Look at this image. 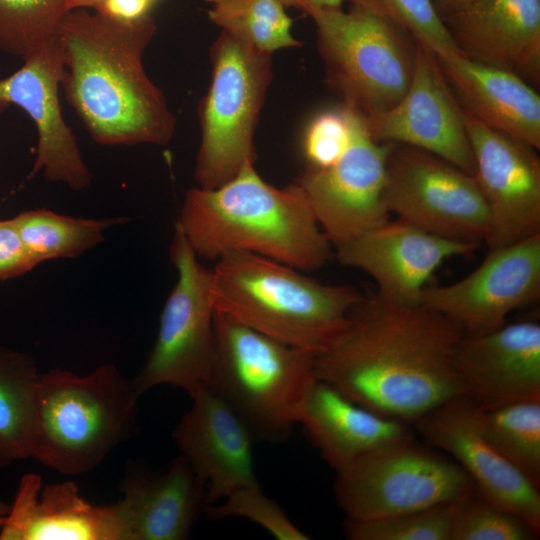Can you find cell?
Here are the masks:
<instances>
[{
    "label": "cell",
    "instance_id": "1",
    "mask_svg": "<svg viewBox=\"0 0 540 540\" xmlns=\"http://www.w3.org/2000/svg\"><path fill=\"white\" fill-rule=\"evenodd\" d=\"M464 334L421 303L363 296L344 330L315 356L316 377L375 413L413 424L463 396L455 353Z\"/></svg>",
    "mask_w": 540,
    "mask_h": 540
},
{
    "label": "cell",
    "instance_id": "2",
    "mask_svg": "<svg viewBox=\"0 0 540 540\" xmlns=\"http://www.w3.org/2000/svg\"><path fill=\"white\" fill-rule=\"evenodd\" d=\"M155 32L149 13L129 21L74 9L63 18L57 33L61 86L96 143L163 146L173 138L175 117L143 66Z\"/></svg>",
    "mask_w": 540,
    "mask_h": 540
},
{
    "label": "cell",
    "instance_id": "3",
    "mask_svg": "<svg viewBox=\"0 0 540 540\" xmlns=\"http://www.w3.org/2000/svg\"><path fill=\"white\" fill-rule=\"evenodd\" d=\"M247 161L230 180L214 189L187 191L179 218L198 257L216 260L247 252L302 272L322 268L332 245L321 230L301 188L267 183Z\"/></svg>",
    "mask_w": 540,
    "mask_h": 540
},
{
    "label": "cell",
    "instance_id": "4",
    "mask_svg": "<svg viewBox=\"0 0 540 540\" xmlns=\"http://www.w3.org/2000/svg\"><path fill=\"white\" fill-rule=\"evenodd\" d=\"M215 261V311L315 356L340 335L363 297L352 286L324 284L289 265L247 252L225 253Z\"/></svg>",
    "mask_w": 540,
    "mask_h": 540
},
{
    "label": "cell",
    "instance_id": "5",
    "mask_svg": "<svg viewBox=\"0 0 540 540\" xmlns=\"http://www.w3.org/2000/svg\"><path fill=\"white\" fill-rule=\"evenodd\" d=\"M140 396L113 364L88 375L40 373L30 458L65 475L96 468L132 432Z\"/></svg>",
    "mask_w": 540,
    "mask_h": 540
},
{
    "label": "cell",
    "instance_id": "6",
    "mask_svg": "<svg viewBox=\"0 0 540 540\" xmlns=\"http://www.w3.org/2000/svg\"><path fill=\"white\" fill-rule=\"evenodd\" d=\"M208 387L240 417L254 439L285 441L299 424L317 380L315 354L217 311Z\"/></svg>",
    "mask_w": 540,
    "mask_h": 540
},
{
    "label": "cell",
    "instance_id": "7",
    "mask_svg": "<svg viewBox=\"0 0 540 540\" xmlns=\"http://www.w3.org/2000/svg\"><path fill=\"white\" fill-rule=\"evenodd\" d=\"M329 86L367 119L392 108L411 82L416 42L388 20L351 6L312 17Z\"/></svg>",
    "mask_w": 540,
    "mask_h": 540
},
{
    "label": "cell",
    "instance_id": "8",
    "mask_svg": "<svg viewBox=\"0 0 540 540\" xmlns=\"http://www.w3.org/2000/svg\"><path fill=\"white\" fill-rule=\"evenodd\" d=\"M211 81L199 107L201 142L194 178L214 189L256 160L254 135L270 86L272 54L221 30L210 49Z\"/></svg>",
    "mask_w": 540,
    "mask_h": 540
},
{
    "label": "cell",
    "instance_id": "9",
    "mask_svg": "<svg viewBox=\"0 0 540 540\" xmlns=\"http://www.w3.org/2000/svg\"><path fill=\"white\" fill-rule=\"evenodd\" d=\"M347 520L368 521L453 502L474 484L452 459L413 435L386 444L336 473Z\"/></svg>",
    "mask_w": 540,
    "mask_h": 540
},
{
    "label": "cell",
    "instance_id": "10",
    "mask_svg": "<svg viewBox=\"0 0 540 540\" xmlns=\"http://www.w3.org/2000/svg\"><path fill=\"white\" fill-rule=\"evenodd\" d=\"M169 255L177 281L163 306L153 346L131 380L140 397L160 385L182 389L192 397L211 376L215 352L211 270L198 261L177 223Z\"/></svg>",
    "mask_w": 540,
    "mask_h": 540
},
{
    "label": "cell",
    "instance_id": "11",
    "mask_svg": "<svg viewBox=\"0 0 540 540\" xmlns=\"http://www.w3.org/2000/svg\"><path fill=\"white\" fill-rule=\"evenodd\" d=\"M390 213L431 234L481 245L489 215L472 174L430 152L392 144L385 188Z\"/></svg>",
    "mask_w": 540,
    "mask_h": 540
},
{
    "label": "cell",
    "instance_id": "12",
    "mask_svg": "<svg viewBox=\"0 0 540 540\" xmlns=\"http://www.w3.org/2000/svg\"><path fill=\"white\" fill-rule=\"evenodd\" d=\"M351 114L352 140L342 157L326 168L308 167L294 181L333 248L390 219L385 188L393 143L373 139Z\"/></svg>",
    "mask_w": 540,
    "mask_h": 540
},
{
    "label": "cell",
    "instance_id": "13",
    "mask_svg": "<svg viewBox=\"0 0 540 540\" xmlns=\"http://www.w3.org/2000/svg\"><path fill=\"white\" fill-rule=\"evenodd\" d=\"M474 178L489 215L488 249L540 233V159L535 148L462 109Z\"/></svg>",
    "mask_w": 540,
    "mask_h": 540
},
{
    "label": "cell",
    "instance_id": "14",
    "mask_svg": "<svg viewBox=\"0 0 540 540\" xmlns=\"http://www.w3.org/2000/svg\"><path fill=\"white\" fill-rule=\"evenodd\" d=\"M539 297L540 233L489 250L475 270L452 284L426 286L420 303L476 335L501 327L512 311Z\"/></svg>",
    "mask_w": 540,
    "mask_h": 540
},
{
    "label": "cell",
    "instance_id": "15",
    "mask_svg": "<svg viewBox=\"0 0 540 540\" xmlns=\"http://www.w3.org/2000/svg\"><path fill=\"white\" fill-rule=\"evenodd\" d=\"M378 142L418 148L474 176V160L462 108L434 53L416 43L409 87L390 109L363 119Z\"/></svg>",
    "mask_w": 540,
    "mask_h": 540
},
{
    "label": "cell",
    "instance_id": "16",
    "mask_svg": "<svg viewBox=\"0 0 540 540\" xmlns=\"http://www.w3.org/2000/svg\"><path fill=\"white\" fill-rule=\"evenodd\" d=\"M413 424L428 445L452 457L484 497L517 514L540 533L539 488L487 440L473 402L456 397Z\"/></svg>",
    "mask_w": 540,
    "mask_h": 540
},
{
    "label": "cell",
    "instance_id": "17",
    "mask_svg": "<svg viewBox=\"0 0 540 540\" xmlns=\"http://www.w3.org/2000/svg\"><path fill=\"white\" fill-rule=\"evenodd\" d=\"M478 244L446 239L404 220H387L335 248L338 261L368 274L378 296L418 304L432 274L447 259L465 256Z\"/></svg>",
    "mask_w": 540,
    "mask_h": 540
},
{
    "label": "cell",
    "instance_id": "18",
    "mask_svg": "<svg viewBox=\"0 0 540 540\" xmlns=\"http://www.w3.org/2000/svg\"><path fill=\"white\" fill-rule=\"evenodd\" d=\"M63 71L56 39L24 59L16 72L0 79V114L10 105H16L36 126L37 156L28 179L42 172L46 180L80 191L89 187L92 179L77 140L61 112L58 92Z\"/></svg>",
    "mask_w": 540,
    "mask_h": 540
},
{
    "label": "cell",
    "instance_id": "19",
    "mask_svg": "<svg viewBox=\"0 0 540 540\" xmlns=\"http://www.w3.org/2000/svg\"><path fill=\"white\" fill-rule=\"evenodd\" d=\"M455 366L463 396L478 408L540 399V325L525 320L464 334Z\"/></svg>",
    "mask_w": 540,
    "mask_h": 540
},
{
    "label": "cell",
    "instance_id": "20",
    "mask_svg": "<svg viewBox=\"0 0 540 540\" xmlns=\"http://www.w3.org/2000/svg\"><path fill=\"white\" fill-rule=\"evenodd\" d=\"M172 432L180 454L207 484V506L242 487L259 484L253 436L235 411L211 388L192 397Z\"/></svg>",
    "mask_w": 540,
    "mask_h": 540
},
{
    "label": "cell",
    "instance_id": "21",
    "mask_svg": "<svg viewBox=\"0 0 540 540\" xmlns=\"http://www.w3.org/2000/svg\"><path fill=\"white\" fill-rule=\"evenodd\" d=\"M0 540H127L120 502L94 505L73 482L42 484L40 476L24 475Z\"/></svg>",
    "mask_w": 540,
    "mask_h": 540
},
{
    "label": "cell",
    "instance_id": "22",
    "mask_svg": "<svg viewBox=\"0 0 540 540\" xmlns=\"http://www.w3.org/2000/svg\"><path fill=\"white\" fill-rule=\"evenodd\" d=\"M442 19L461 54L539 84L540 0H474Z\"/></svg>",
    "mask_w": 540,
    "mask_h": 540
},
{
    "label": "cell",
    "instance_id": "23",
    "mask_svg": "<svg viewBox=\"0 0 540 540\" xmlns=\"http://www.w3.org/2000/svg\"><path fill=\"white\" fill-rule=\"evenodd\" d=\"M120 490L127 540H184L207 507V484L181 454L164 473L129 472Z\"/></svg>",
    "mask_w": 540,
    "mask_h": 540
},
{
    "label": "cell",
    "instance_id": "24",
    "mask_svg": "<svg viewBox=\"0 0 540 540\" xmlns=\"http://www.w3.org/2000/svg\"><path fill=\"white\" fill-rule=\"evenodd\" d=\"M436 59L464 111L494 130L540 148V97L525 79L461 53Z\"/></svg>",
    "mask_w": 540,
    "mask_h": 540
},
{
    "label": "cell",
    "instance_id": "25",
    "mask_svg": "<svg viewBox=\"0 0 540 540\" xmlns=\"http://www.w3.org/2000/svg\"><path fill=\"white\" fill-rule=\"evenodd\" d=\"M299 424L336 473L366 454L412 435L409 424L375 413L319 379Z\"/></svg>",
    "mask_w": 540,
    "mask_h": 540
},
{
    "label": "cell",
    "instance_id": "26",
    "mask_svg": "<svg viewBox=\"0 0 540 540\" xmlns=\"http://www.w3.org/2000/svg\"><path fill=\"white\" fill-rule=\"evenodd\" d=\"M40 373L30 354L0 344V467L30 458L34 395Z\"/></svg>",
    "mask_w": 540,
    "mask_h": 540
},
{
    "label": "cell",
    "instance_id": "27",
    "mask_svg": "<svg viewBox=\"0 0 540 540\" xmlns=\"http://www.w3.org/2000/svg\"><path fill=\"white\" fill-rule=\"evenodd\" d=\"M13 221L25 248L39 265L83 254L100 244L105 232L125 223L126 218L89 219L35 209L17 214Z\"/></svg>",
    "mask_w": 540,
    "mask_h": 540
},
{
    "label": "cell",
    "instance_id": "28",
    "mask_svg": "<svg viewBox=\"0 0 540 540\" xmlns=\"http://www.w3.org/2000/svg\"><path fill=\"white\" fill-rule=\"evenodd\" d=\"M478 424L496 450L540 488V399L481 409Z\"/></svg>",
    "mask_w": 540,
    "mask_h": 540
},
{
    "label": "cell",
    "instance_id": "29",
    "mask_svg": "<svg viewBox=\"0 0 540 540\" xmlns=\"http://www.w3.org/2000/svg\"><path fill=\"white\" fill-rule=\"evenodd\" d=\"M209 19L255 49L274 51L301 46L291 33L292 19L277 0H205Z\"/></svg>",
    "mask_w": 540,
    "mask_h": 540
},
{
    "label": "cell",
    "instance_id": "30",
    "mask_svg": "<svg viewBox=\"0 0 540 540\" xmlns=\"http://www.w3.org/2000/svg\"><path fill=\"white\" fill-rule=\"evenodd\" d=\"M67 0H0V51L22 57L56 41Z\"/></svg>",
    "mask_w": 540,
    "mask_h": 540
},
{
    "label": "cell",
    "instance_id": "31",
    "mask_svg": "<svg viewBox=\"0 0 540 540\" xmlns=\"http://www.w3.org/2000/svg\"><path fill=\"white\" fill-rule=\"evenodd\" d=\"M457 501L375 520L346 519L345 535L351 540H451Z\"/></svg>",
    "mask_w": 540,
    "mask_h": 540
},
{
    "label": "cell",
    "instance_id": "32",
    "mask_svg": "<svg viewBox=\"0 0 540 540\" xmlns=\"http://www.w3.org/2000/svg\"><path fill=\"white\" fill-rule=\"evenodd\" d=\"M525 520L484 497L475 486L457 501L451 540H534Z\"/></svg>",
    "mask_w": 540,
    "mask_h": 540
},
{
    "label": "cell",
    "instance_id": "33",
    "mask_svg": "<svg viewBox=\"0 0 540 540\" xmlns=\"http://www.w3.org/2000/svg\"><path fill=\"white\" fill-rule=\"evenodd\" d=\"M376 14L436 56L460 53L433 0H347Z\"/></svg>",
    "mask_w": 540,
    "mask_h": 540
},
{
    "label": "cell",
    "instance_id": "34",
    "mask_svg": "<svg viewBox=\"0 0 540 540\" xmlns=\"http://www.w3.org/2000/svg\"><path fill=\"white\" fill-rule=\"evenodd\" d=\"M205 512L213 520L240 517L250 520L279 540H309L273 499L265 495L259 484L242 487L221 501L208 505Z\"/></svg>",
    "mask_w": 540,
    "mask_h": 540
},
{
    "label": "cell",
    "instance_id": "35",
    "mask_svg": "<svg viewBox=\"0 0 540 540\" xmlns=\"http://www.w3.org/2000/svg\"><path fill=\"white\" fill-rule=\"evenodd\" d=\"M352 140V114L344 106L317 115L307 127L303 153L310 168L336 163Z\"/></svg>",
    "mask_w": 540,
    "mask_h": 540
},
{
    "label": "cell",
    "instance_id": "36",
    "mask_svg": "<svg viewBox=\"0 0 540 540\" xmlns=\"http://www.w3.org/2000/svg\"><path fill=\"white\" fill-rule=\"evenodd\" d=\"M38 266L25 248L13 218L0 220V280L20 277Z\"/></svg>",
    "mask_w": 540,
    "mask_h": 540
},
{
    "label": "cell",
    "instance_id": "37",
    "mask_svg": "<svg viewBox=\"0 0 540 540\" xmlns=\"http://www.w3.org/2000/svg\"><path fill=\"white\" fill-rule=\"evenodd\" d=\"M150 5L149 0H106L100 11L123 20L132 21L148 14Z\"/></svg>",
    "mask_w": 540,
    "mask_h": 540
},
{
    "label": "cell",
    "instance_id": "38",
    "mask_svg": "<svg viewBox=\"0 0 540 540\" xmlns=\"http://www.w3.org/2000/svg\"><path fill=\"white\" fill-rule=\"evenodd\" d=\"M285 7H294L313 17L316 14L342 8L345 0H277Z\"/></svg>",
    "mask_w": 540,
    "mask_h": 540
},
{
    "label": "cell",
    "instance_id": "39",
    "mask_svg": "<svg viewBox=\"0 0 540 540\" xmlns=\"http://www.w3.org/2000/svg\"><path fill=\"white\" fill-rule=\"evenodd\" d=\"M441 17L466 8L474 0H433Z\"/></svg>",
    "mask_w": 540,
    "mask_h": 540
},
{
    "label": "cell",
    "instance_id": "40",
    "mask_svg": "<svg viewBox=\"0 0 540 540\" xmlns=\"http://www.w3.org/2000/svg\"><path fill=\"white\" fill-rule=\"evenodd\" d=\"M106 0H67L70 10L92 9L102 10Z\"/></svg>",
    "mask_w": 540,
    "mask_h": 540
},
{
    "label": "cell",
    "instance_id": "41",
    "mask_svg": "<svg viewBox=\"0 0 540 540\" xmlns=\"http://www.w3.org/2000/svg\"><path fill=\"white\" fill-rule=\"evenodd\" d=\"M9 509H10V505L0 500V527L3 525L6 519Z\"/></svg>",
    "mask_w": 540,
    "mask_h": 540
},
{
    "label": "cell",
    "instance_id": "42",
    "mask_svg": "<svg viewBox=\"0 0 540 540\" xmlns=\"http://www.w3.org/2000/svg\"><path fill=\"white\" fill-rule=\"evenodd\" d=\"M151 3L154 1V0H149Z\"/></svg>",
    "mask_w": 540,
    "mask_h": 540
}]
</instances>
